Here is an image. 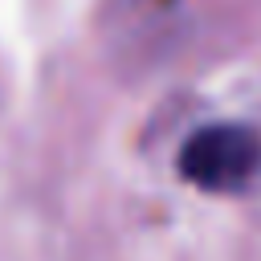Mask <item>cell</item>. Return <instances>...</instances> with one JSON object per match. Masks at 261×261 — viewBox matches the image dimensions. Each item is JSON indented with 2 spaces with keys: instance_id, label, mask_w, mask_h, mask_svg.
Instances as JSON below:
<instances>
[{
  "instance_id": "obj_1",
  "label": "cell",
  "mask_w": 261,
  "mask_h": 261,
  "mask_svg": "<svg viewBox=\"0 0 261 261\" xmlns=\"http://www.w3.org/2000/svg\"><path fill=\"white\" fill-rule=\"evenodd\" d=\"M261 171V135L249 122H208L179 147V175L212 196L245 192Z\"/></svg>"
}]
</instances>
